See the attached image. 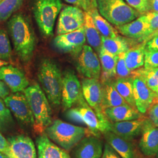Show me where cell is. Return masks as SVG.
I'll return each instance as SVG.
<instances>
[{"label": "cell", "instance_id": "1", "mask_svg": "<svg viewBox=\"0 0 158 158\" xmlns=\"http://www.w3.org/2000/svg\"><path fill=\"white\" fill-rule=\"evenodd\" d=\"M8 27L18 56L23 62H28L34 54L36 38L28 19L21 14H16L10 19Z\"/></svg>", "mask_w": 158, "mask_h": 158}, {"label": "cell", "instance_id": "2", "mask_svg": "<svg viewBox=\"0 0 158 158\" xmlns=\"http://www.w3.org/2000/svg\"><path fill=\"white\" fill-rule=\"evenodd\" d=\"M66 115L74 122L86 125L91 134L96 137L111 131V122L104 111H94L85 99L77 104V107L70 108Z\"/></svg>", "mask_w": 158, "mask_h": 158}, {"label": "cell", "instance_id": "3", "mask_svg": "<svg viewBox=\"0 0 158 158\" xmlns=\"http://www.w3.org/2000/svg\"><path fill=\"white\" fill-rule=\"evenodd\" d=\"M26 96L35 119L33 128L41 135L52 124V110L49 102L40 85L34 83L23 91Z\"/></svg>", "mask_w": 158, "mask_h": 158}, {"label": "cell", "instance_id": "4", "mask_svg": "<svg viewBox=\"0 0 158 158\" xmlns=\"http://www.w3.org/2000/svg\"><path fill=\"white\" fill-rule=\"evenodd\" d=\"M38 79L49 102L54 106L62 102L63 75L56 62L44 59L40 65Z\"/></svg>", "mask_w": 158, "mask_h": 158}, {"label": "cell", "instance_id": "5", "mask_svg": "<svg viewBox=\"0 0 158 158\" xmlns=\"http://www.w3.org/2000/svg\"><path fill=\"white\" fill-rule=\"evenodd\" d=\"M88 131H90L83 127L56 119L46 128L45 132L52 141L69 151L85 138Z\"/></svg>", "mask_w": 158, "mask_h": 158}, {"label": "cell", "instance_id": "6", "mask_svg": "<svg viewBox=\"0 0 158 158\" xmlns=\"http://www.w3.org/2000/svg\"><path fill=\"white\" fill-rule=\"evenodd\" d=\"M97 2L100 15L116 27L131 23L141 15L124 0H97Z\"/></svg>", "mask_w": 158, "mask_h": 158}, {"label": "cell", "instance_id": "7", "mask_svg": "<svg viewBox=\"0 0 158 158\" xmlns=\"http://www.w3.org/2000/svg\"><path fill=\"white\" fill-rule=\"evenodd\" d=\"M62 8L61 0H36L34 17L40 32L46 37L53 35L57 17Z\"/></svg>", "mask_w": 158, "mask_h": 158}, {"label": "cell", "instance_id": "8", "mask_svg": "<svg viewBox=\"0 0 158 158\" xmlns=\"http://www.w3.org/2000/svg\"><path fill=\"white\" fill-rule=\"evenodd\" d=\"M85 99L82 87L77 76L72 70H68L63 75L62 104L67 110Z\"/></svg>", "mask_w": 158, "mask_h": 158}, {"label": "cell", "instance_id": "9", "mask_svg": "<svg viewBox=\"0 0 158 158\" xmlns=\"http://www.w3.org/2000/svg\"><path fill=\"white\" fill-rule=\"evenodd\" d=\"M85 12L75 6H65L60 12L57 25L58 35L74 31L84 26Z\"/></svg>", "mask_w": 158, "mask_h": 158}, {"label": "cell", "instance_id": "10", "mask_svg": "<svg viewBox=\"0 0 158 158\" xmlns=\"http://www.w3.org/2000/svg\"><path fill=\"white\" fill-rule=\"evenodd\" d=\"M4 102L6 106L18 120L25 124L34 126V115L24 94L21 92L11 94L4 98Z\"/></svg>", "mask_w": 158, "mask_h": 158}, {"label": "cell", "instance_id": "11", "mask_svg": "<svg viewBox=\"0 0 158 158\" xmlns=\"http://www.w3.org/2000/svg\"><path fill=\"white\" fill-rule=\"evenodd\" d=\"M101 63L90 46L84 45L80 53L77 69L79 73L89 79H98L101 74Z\"/></svg>", "mask_w": 158, "mask_h": 158}, {"label": "cell", "instance_id": "12", "mask_svg": "<svg viewBox=\"0 0 158 158\" xmlns=\"http://www.w3.org/2000/svg\"><path fill=\"white\" fill-rule=\"evenodd\" d=\"M86 41L84 26L74 31L57 36L53 45L64 53L77 55L80 53Z\"/></svg>", "mask_w": 158, "mask_h": 158}, {"label": "cell", "instance_id": "13", "mask_svg": "<svg viewBox=\"0 0 158 158\" xmlns=\"http://www.w3.org/2000/svg\"><path fill=\"white\" fill-rule=\"evenodd\" d=\"M6 155L9 158H37L34 142L28 136L18 135L7 139Z\"/></svg>", "mask_w": 158, "mask_h": 158}, {"label": "cell", "instance_id": "14", "mask_svg": "<svg viewBox=\"0 0 158 158\" xmlns=\"http://www.w3.org/2000/svg\"><path fill=\"white\" fill-rule=\"evenodd\" d=\"M116 27L123 35L141 43H146L151 39V28L146 14H142L131 23Z\"/></svg>", "mask_w": 158, "mask_h": 158}, {"label": "cell", "instance_id": "15", "mask_svg": "<svg viewBox=\"0 0 158 158\" xmlns=\"http://www.w3.org/2000/svg\"><path fill=\"white\" fill-rule=\"evenodd\" d=\"M139 147L148 157H158V128L149 118L144 119Z\"/></svg>", "mask_w": 158, "mask_h": 158}, {"label": "cell", "instance_id": "16", "mask_svg": "<svg viewBox=\"0 0 158 158\" xmlns=\"http://www.w3.org/2000/svg\"><path fill=\"white\" fill-rule=\"evenodd\" d=\"M131 76L136 108L139 113L145 114L156 100L155 94L141 77L132 74Z\"/></svg>", "mask_w": 158, "mask_h": 158}, {"label": "cell", "instance_id": "17", "mask_svg": "<svg viewBox=\"0 0 158 158\" xmlns=\"http://www.w3.org/2000/svg\"><path fill=\"white\" fill-rule=\"evenodd\" d=\"M0 80L6 83L14 93L23 91L29 84L23 72L18 68L8 64L0 68Z\"/></svg>", "mask_w": 158, "mask_h": 158}, {"label": "cell", "instance_id": "18", "mask_svg": "<svg viewBox=\"0 0 158 158\" xmlns=\"http://www.w3.org/2000/svg\"><path fill=\"white\" fill-rule=\"evenodd\" d=\"M103 144L99 138L94 135L85 136L76 146L75 158H102Z\"/></svg>", "mask_w": 158, "mask_h": 158}, {"label": "cell", "instance_id": "19", "mask_svg": "<svg viewBox=\"0 0 158 158\" xmlns=\"http://www.w3.org/2000/svg\"><path fill=\"white\" fill-rule=\"evenodd\" d=\"M81 87L83 97L87 104L96 111H102L101 82L97 79L85 78L82 80Z\"/></svg>", "mask_w": 158, "mask_h": 158}, {"label": "cell", "instance_id": "20", "mask_svg": "<svg viewBox=\"0 0 158 158\" xmlns=\"http://www.w3.org/2000/svg\"><path fill=\"white\" fill-rule=\"evenodd\" d=\"M144 119L141 117L134 120L111 123V131L131 142L141 133Z\"/></svg>", "mask_w": 158, "mask_h": 158}, {"label": "cell", "instance_id": "21", "mask_svg": "<svg viewBox=\"0 0 158 158\" xmlns=\"http://www.w3.org/2000/svg\"><path fill=\"white\" fill-rule=\"evenodd\" d=\"M36 142L38 158H71L67 151L51 141L45 133L40 135Z\"/></svg>", "mask_w": 158, "mask_h": 158}, {"label": "cell", "instance_id": "22", "mask_svg": "<svg viewBox=\"0 0 158 158\" xmlns=\"http://www.w3.org/2000/svg\"><path fill=\"white\" fill-rule=\"evenodd\" d=\"M104 113L112 123L134 120L142 117L141 113L136 108L132 107L128 104L106 108Z\"/></svg>", "mask_w": 158, "mask_h": 158}, {"label": "cell", "instance_id": "23", "mask_svg": "<svg viewBox=\"0 0 158 158\" xmlns=\"http://www.w3.org/2000/svg\"><path fill=\"white\" fill-rule=\"evenodd\" d=\"M108 143L122 158H137L134 148L130 141L108 131L103 134Z\"/></svg>", "mask_w": 158, "mask_h": 158}, {"label": "cell", "instance_id": "24", "mask_svg": "<svg viewBox=\"0 0 158 158\" xmlns=\"http://www.w3.org/2000/svg\"><path fill=\"white\" fill-rule=\"evenodd\" d=\"M102 85V91L101 107L103 111L107 108L117 107L127 104L115 89L113 80Z\"/></svg>", "mask_w": 158, "mask_h": 158}, {"label": "cell", "instance_id": "25", "mask_svg": "<svg viewBox=\"0 0 158 158\" xmlns=\"http://www.w3.org/2000/svg\"><path fill=\"white\" fill-rule=\"evenodd\" d=\"M100 60L102 64L101 83H104L116 76V67L118 55H114L109 52L102 49L99 53Z\"/></svg>", "mask_w": 158, "mask_h": 158}, {"label": "cell", "instance_id": "26", "mask_svg": "<svg viewBox=\"0 0 158 158\" xmlns=\"http://www.w3.org/2000/svg\"><path fill=\"white\" fill-rule=\"evenodd\" d=\"M85 35L89 45L99 54L102 49V35L96 28L89 12H85Z\"/></svg>", "mask_w": 158, "mask_h": 158}, {"label": "cell", "instance_id": "27", "mask_svg": "<svg viewBox=\"0 0 158 158\" xmlns=\"http://www.w3.org/2000/svg\"><path fill=\"white\" fill-rule=\"evenodd\" d=\"M102 49H105L114 55L126 52L131 47L135 45L131 40L124 37L118 36L115 38H107L102 36Z\"/></svg>", "mask_w": 158, "mask_h": 158}, {"label": "cell", "instance_id": "28", "mask_svg": "<svg viewBox=\"0 0 158 158\" xmlns=\"http://www.w3.org/2000/svg\"><path fill=\"white\" fill-rule=\"evenodd\" d=\"M145 43L131 47L125 53V61L127 68L134 71L144 65Z\"/></svg>", "mask_w": 158, "mask_h": 158}, {"label": "cell", "instance_id": "29", "mask_svg": "<svg viewBox=\"0 0 158 158\" xmlns=\"http://www.w3.org/2000/svg\"><path fill=\"white\" fill-rule=\"evenodd\" d=\"M113 83L117 90L124 98L127 103L131 107L136 108L132 77L117 78L115 80H113Z\"/></svg>", "mask_w": 158, "mask_h": 158}, {"label": "cell", "instance_id": "30", "mask_svg": "<svg viewBox=\"0 0 158 158\" xmlns=\"http://www.w3.org/2000/svg\"><path fill=\"white\" fill-rule=\"evenodd\" d=\"M89 12L93 19L96 28L101 34L102 36L107 38H112L118 36L117 30L113 28L107 20L102 17L97 8L91 10Z\"/></svg>", "mask_w": 158, "mask_h": 158}, {"label": "cell", "instance_id": "31", "mask_svg": "<svg viewBox=\"0 0 158 158\" xmlns=\"http://www.w3.org/2000/svg\"><path fill=\"white\" fill-rule=\"evenodd\" d=\"M132 74L141 77L152 91L156 96V101L158 102V68L141 69L132 72Z\"/></svg>", "mask_w": 158, "mask_h": 158}, {"label": "cell", "instance_id": "32", "mask_svg": "<svg viewBox=\"0 0 158 158\" xmlns=\"http://www.w3.org/2000/svg\"><path fill=\"white\" fill-rule=\"evenodd\" d=\"M23 0H2L0 2V23L10 18L20 8Z\"/></svg>", "mask_w": 158, "mask_h": 158}, {"label": "cell", "instance_id": "33", "mask_svg": "<svg viewBox=\"0 0 158 158\" xmlns=\"http://www.w3.org/2000/svg\"><path fill=\"white\" fill-rule=\"evenodd\" d=\"M13 124V118L10 110L6 106L5 102L0 97V131L5 132Z\"/></svg>", "mask_w": 158, "mask_h": 158}, {"label": "cell", "instance_id": "34", "mask_svg": "<svg viewBox=\"0 0 158 158\" xmlns=\"http://www.w3.org/2000/svg\"><path fill=\"white\" fill-rule=\"evenodd\" d=\"M12 49L6 31L0 28V59L7 61L11 57Z\"/></svg>", "mask_w": 158, "mask_h": 158}, {"label": "cell", "instance_id": "35", "mask_svg": "<svg viewBox=\"0 0 158 158\" xmlns=\"http://www.w3.org/2000/svg\"><path fill=\"white\" fill-rule=\"evenodd\" d=\"M125 53L123 52L118 55V59L116 67V76L117 78H127L131 75V72L127 68L125 61Z\"/></svg>", "mask_w": 158, "mask_h": 158}, {"label": "cell", "instance_id": "36", "mask_svg": "<svg viewBox=\"0 0 158 158\" xmlns=\"http://www.w3.org/2000/svg\"><path fill=\"white\" fill-rule=\"evenodd\" d=\"M66 2L81 9L85 12L97 8V0H64Z\"/></svg>", "mask_w": 158, "mask_h": 158}, {"label": "cell", "instance_id": "37", "mask_svg": "<svg viewBox=\"0 0 158 158\" xmlns=\"http://www.w3.org/2000/svg\"><path fill=\"white\" fill-rule=\"evenodd\" d=\"M127 4L141 14L151 12L149 0H125Z\"/></svg>", "mask_w": 158, "mask_h": 158}, {"label": "cell", "instance_id": "38", "mask_svg": "<svg viewBox=\"0 0 158 158\" xmlns=\"http://www.w3.org/2000/svg\"><path fill=\"white\" fill-rule=\"evenodd\" d=\"M158 68V51L145 50L144 68L153 69Z\"/></svg>", "mask_w": 158, "mask_h": 158}, {"label": "cell", "instance_id": "39", "mask_svg": "<svg viewBox=\"0 0 158 158\" xmlns=\"http://www.w3.org/2000/svg\"><path fill=\"white\" fill-rule=\"evenodd\" d=\"M151 28V39L158 35V14L149 12L146 14ZM150 39V40H151Z\"/></svg>", "mask_w": 158, "mask_h": 158}, {"label": "cell", "instance_id": "40", "mask_svg": "<svg viewBox=\"0 0 158 158\" xmlns=\"http://www.w3.org/2000/svg\"><path fill=\"white\" fill-rule=\"evenodd\" d=\"M102 158H122L108 143L104 145Z\"/></svg>", "mask_w": 158, "mask_h": 158}, {"label": "cell", "instance_id": "41", "mask_svg": "<svg viewBox=\"0 0 158 158\" xmlns=\"http://www.w3.org/2000/svg\"><path fill=\"white\" fill-rule=\"evenodd\" d=\"M148 114L153 124L158 128V102L149 108Z\"/></svg>", "mask_w": 158, "mask_h": 158}, {"label": "cell", "instance_id": "42", "mask_svg": "<svg viewBox=\"0 0 158 158\" xmlns=\"http://www.w3.org/2000/svg\"><path fill=\"white\" fill-rule=\"evenodd\" d=\"M145 50L147 51H158V35L145 43Z\"/></svg>", "mask_w": 158, "mask_h": 158}, {"label": "cell", "instance_id": "43", "mask_svg": "<svg viewBox=\"0 0 158 158\" xmlns=\"http://www.w3.org/2000/svg\"><path fill=\"white\" fill-rule=\"evenodd\" d=\"M10 89L6 85L4 82H3L1 80H0V97L2 99H4L10 94Z\"/></svg>", "mask_w": 158, "mask_h": 158}, {"label": "cell", "instance_id": "44", "mask_svg": "<svg viewBox=\"0 0 158 158\" xmlns=\"http://www.w3.org/2000/svg\"><path fill=\"white\" fill-rule=\"evenodd\" d=\"M8 147L7 140L2 136L0 132V152L6 153Z\"/></svg>", "mask_w": 158, "mask_h": 158}, {"label": "cell", "instance_id": "45", "mask_svg": "<svg viewBox=\"0 0 158 158\" xmlns=\"http://www.w3.org/2000/svg\"><path fill=\"white\" fill-rule=\"evenodd\" d=\"M151 12L158 14V0H149Z\"/></svg>", "mask_w": 158, "mask_h": 158}, {"label": "cell", "instance_id": "46", "mask_svg": "<svg viewBox=\"0 0 158 158\" xmlns=\"http://www.w3.org/2000/svg\"><path fill=\"white\" fill-rule=\"evenodd\" d=\"M8 63H8V62H7V61H5V60L0 59V68H2L4 66H6V65L8 64Z\"/></svg>", "mask_w": 158, "mask_h": 158}, {"label": "cell", "instance_id": "47", "mask_svg": "<svg viewBox=\"0 0 158 158\" xmlns=\"http://www.w3.org/2000/svg\"><path fill=\"white\" fill-rule=\"evenodd\" d=\"M0 158H8V156L4 153L0 152Z\"/></svg>", "mask_w": 158, "mask_h": 158}, {"label": "cell", "instance_id": "48", "mask_svg": "<svg viewBox=\"0 0 158 158\" xmlns=\"http://www.w3.org/2000/svg\"><path fill=\"white\" fill-rule=\"evenodd\" d=\"M1 1H2V0H0V2H1Z\"/></svg>", "mask_w": 158, "mask_h": 158}, {"label": "cell", "instance_id": "49", "mask_svg": "<svg viewBox=\"0 0 158 158\" xmlns=\"http://www.w3.org/2000/svg\"></svg>", "mask_w": 158, "mask_h": 158}]
</instances>
